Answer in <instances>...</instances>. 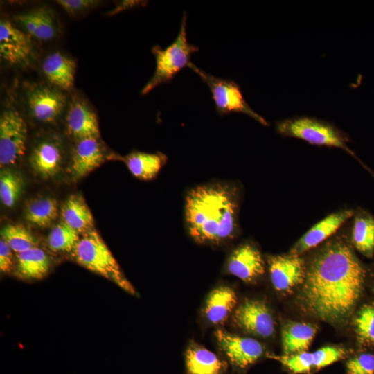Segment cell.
<instances>
[{"mask_svg": "<svg viewBox=\"0 0 374 374\" xmlns=\"http://www.w3.org/2000/svg\"><path fill=\"white\" fill-rule=\"evenodd\" d=\"M365 271L341 240L329 242L306 271L301 299L306 310L331 323L348 317L361 294Z\"/></svg>", "mask_w": 374, "mask_h": 374, "instance_id": "6da1fadb", "label": "cell"}, {"mask_svg": "<svg viewBox=\"0 0 374 374\" xmlns=\"http://www.w3.org/2000/svg\"><path fill=\"white\" fill-rule=\"evenodd\" d=\"M188 232L197 242L217 244L232 239L238 226L237 189L225 182L192 188L185 202Z\"/></svg>", "mask_w": 374, "mask_h": 374, "instance_id": "7a4b0ae2", "label": "cell"}, {"mask_svg": "<svg viewBox=\"0 0 374 374\" xmlns=\"http://www.w3.org/2000/svg\"><path fill=\"white\" fill-rule=\"evenodd\" d=\"M71 254L82 266L112 280L129 293L134 294V287L123 276L116 259L93 229L82 234Z\"/></svg>", "mask_w": 374, "mask_h": 374, "instance_id": "3957f363", "label": "cell"}, {"mask_svg": "<svg viewBox=\"0 0 374 374\" xmlns=\"http://www.w3.org/2000/svg\"><path fill=\"white\" fill-rule=\"evenodd\" d=\"M187 15L184 13L179 33L175 41L163 49L154 46L152 53L156 60L154 73L141 90L147 94L160 84L170 83L173 78L191 63L192 55L199 51V48L190 44L186 34Z\"/></svg>", "mask_w": 374, "mask_h": 374, "instance_id": "277c9868", "label": "cell"}, {"mask_svg": "<svg viewBox=\"0 0 374 374\" xmlns=\"http://www.w3.org/2000/svg\"><path fill=\"white\" fill-rule=\"evenodd\" d=\"M276 130L285 136L298 138L317 145L339 148L350 154L346 139L332 124L315 118L298 116L277 122Z\"/></svg>", "mask_w": 374, "mask_h": 374, "instance_id": "5b68a950", "label": "cell"}, {"mask_svg": "<svg viewBox=\"0 0 374 374\" xmlns=\"http://www.w3.org/2000/svg\"><path fill=\"white\" fill-rule=\"evenodd\" d=\"M188 67L196 73L210 89L215 109L219 115L224 116L232 112H240L253 118L263 125H268L266 120L248 105L240 86L236 82L232 80L213 76L192 62Z\"/></svg>", "mask_w": 374, "mask_h": 374, "instance_id": "8992f818", "label": "cell"}, {"mask_svg": "<svg viewBox=\"0 0 374 374\" xmlns=\"http://www.w3.org/2000/svg\"><path fill=\"white\" fill-rule=\"evenodd\" d=\"M26 123L14 107L6 108L0 117V166L16 163L24 154L27 140Z\"/></svg>", "mask_w": 374, "mask_h": 374, "instance_id": "52a82bcc", "label": "cell"}, {"mask_svg": "<svg viewBox=\"0 0 374 374\" xmlns=\"http://www.w3.org/2000/svg\"><path fill=\"white\" fill-rule=\"evenodd\" d=\"M26 103L29 115L44 123L55 122L68 106L62 90L51 84H36L30 87L26 92Z\"/></svg>", "mask_w": 374, "mask_h": 374, "instance_id": "ba28073f", "label": "cell"}, {"mask_svg": "<svg viewBox=\"0 0 374 374\" xmlns=\"http://www.w3.org/2000/svg\"><path fill=\"white\" fill-rule=\"evenodd\" d=\"M33 46L30 37L10 21H0V56L9 64L25 66L32 58Z\"/></svg>", "mask_w": 374, "mask_h": 374, "instance_id": "9c48e42d", "label": "cell"}, {"mask_svg": "<svg viewBox=\"0 0 374 374\" xmlns=\"http://www.w3.org/2000/svg\"><path fill=\"white\" fill-rule=\"evenodd\" d=\"M233 320L244 331L263 338L274 332V318L265 303L255 300H246L235 310Z\"/></svg>", "mask_w": 374, "mask_h": 374, "instance_id": "30bf717a", "label": "cell"}, {"mask_svg": "<svg viewBox=\"0 0 374 374\" xmlns=\"http://www.w3.org/2000/svg\"><path fill=\"white\" fill-rule=\"evenodd\" d=\"M215 336L222 351L237 367L246 368L263 355L262 345L254 339L235 335L222 330H217Z\"/></svg>", "mask_w": 374, "mask_h": 374, "instance_id": "8fae6325", "label": "cell"}, {"mask_svg": "<svg viewBox=\"0 0 374 374\" xmlns=\"http://www.w3.org/2000/svg\"><path fill=\"white\" fill-rule=\"evenodd\" d=\"M63 159L64 150L61 141L53 136L36 143L29 156V163L35 175L48 179L59 172Z\"/></svg>", "mask_w": 374, "mask_h": 374, "instance_id": "7c38bea8", "label": "cell"}, {"mask_svg": "<svg viewBox=\"0 0 374 374\" xmlns=\"http://www.w3.org/2000/svg\"><path fill=\"white\" fill-rule=\"evenodd\" d=\"M271 283L279 292H287L302 283L305 278V262L299 255L275 256L269 258Z\"/></svg>", "mask_w": 374, "mask_h": 374, "instance_id": "4fadbf2b", "label": "cell"}, {"mask_svg": "<svg viewBox=\"0 0 374 374\" xmlns=\"http://www.w3.org/2000/svg\"><path fill=\"white\" fill-rule=\"evenodd\" d=\"M66 109V130L72 138L78 141L89 137H99L97 116L85 100L75 97L68 104Z\"/></svg>", "mask_w": 374, "mask_h": 374, "instance_id": "5bb4252c", "label": "cell"}, {"mask_svg": "<svg viewBox=\"0 0 374 374\" xmlns=\"http://www.w3.org/2000/svg\"><path fill=\"white\" fill-rule=\"evenodd\" d=\"M353 215L351 210L330 214L314 224L294 245L290 253L299 255L311 249L332 235Z\"/></svg>", "mask_w": 374, "mask_h": 374, "instance_id": "9a60e30c", "label": "cell"}, {"mask_svg": "<svg viewBox=\"0 0 374 374\" xmlns=\"http://www.w3.org/2000/svg\"><path fill=\"white\" fill-rule=\"evenodd\" d=\"M230 274L244 282H251L265 271L264 261L260 251L249 244L236 248L227 262Z\"/></svg>", "mask_w": 374, "mask_h": 374, "instance_id": "2e32d148", "label": "cell"}, {"mask_svg": "<svg viewBox=\"0 0 374 374\" xmlns=\"http://www.w3.org/2000/svg\"><path fill=\"white\" fill-rule=\"evenodd\" d=\"M104 159V152L98 138L89 137L75 141L72 152L70 172L78 179L98 167Z\"/></svg>", "mask_w": 374, "mask_h": 374, "instance_id": "e0dca14e", "label": "cell"}, {"mask_svg": "<svg viewBox=\"0 0 374 374\" xmlns=\"http://www.w3.org/2000/svg\"><path fill=\"white\" fill-rule=\"evenodd\" d=\"M15 20L30 37L39 41H49L57 34V28L53 12L44 7H39L19 13Z\"/></svg>", "mask_w": 374, "mask_h": 374, "instance_id": "ac0fdd59", "label": "cell"}, {"mask_svg": "<svg viewBox=\"0 0 374 374\" xmlns=\"http://www.w3.org/2000/svg\"><path fill=\"white\" fill-rule=\"evenodd\" d=\"M75 62L59 51L48 55L42 62V70L51 85L69 90L74 83Z\"/></svg>", "mask_w": 374, "mask_h": 374, "instance_id": "d6986e66", "label": "cell"}, {"mask_svg": "<svg viewBox=\"0 0 374 374\" xmlns=\"http://www.w3.org/2000/svg\"><path fill=\"white\" fill-rule=\"evenodd\" d=\"M60 215L62 222L80 234L93 229V215L85 201L79 195H72L68 197L61 207Z\"/></svg>", "mask_w": 374, "mask_h": 374, "instance_id": "ffe728a7", "label": "cell"}, {"mask_svg": "<svg viewBox=\"0 0 374 374\" xmlns=\"http://www.w3.org/2000/svg\"><path fill=\"white\" fill-rule=\"evenodd\" d=\"M129 170L136 178L150 180L154 178L167 161L161 153L133 152L123 158Z\"/></svg>", "mask_w": 374, "mask_h": 374, "instance_id": "44dd1931", "label": "cell"}, {"mask_svg": "<svg viewBox=\"0 0 374 374\" xmlns=\"http://www.w3.org/2000/svg\"><path fill=\"white\" fill-rule=\"evenodd\" d=\"M314 326L299 322H290L282 330V346L284 355L306 351L316 334Z\"/></svg>", "mask_w": 374, "mask_h": 374, "instance_id": "7402d4cb", "label": "cell"}, {"mask_svg": "<svg viewBox=\"0 0 374 374\" xmlns=\"http://www.w3.org/2000/svg\"><path fill=\"white\" fill-rule=\"evenodd\" d=\"M235 292L229 287H219L209 294L204 308L206 319L213 324L224 322L236 305Z\"/></svg>", "mask_w": 374, "mask_h": 374, "instance_id": "603a6c76", "label": "cell"}, {"mask_svg": "<svg viewBox=\"0 0 374 374\" xmlns=\"http://www.w3.org/2000/svg\"><path fill=\"white\" fill-rule=\"evenodd\" d=\"M186 362L190 374H221L226 366L215 353L193 344L187 349Z\"/></svg>", "mask_w": 374, "mask_h": 374, "instance_id": "cb8c5ba5", "label": "cell"}, {"mask_svg": "<svg viewBox=\"0 0 374 374\" xmlns=\"http://www.w3.org/2000/svg\"><path fill=\"white\" fill-rule=\"evenodd\" d=\"M50 260L46 253L35 247L17 253V272L26 279H39L49 270Z\"/></svg>", "mask_w": 374, "mask_h": 374, "instance_id": "d4e9b609", "label": "cell"}, {"mask_svg": "<svg viewBox=\"0 0 374 374\" xmlns=\"http://www.w3.org/2000/svg\"><path fill=\"white\" fill-rule=\"evenodd\" d=\"M57 215V202L51 197H34L28 200L25 205L24 216L26 221L37 227L48 226Z\"/></svg>", "mask_w": 374, "mask_h": 374, "instance_id": "484cf974", "label": "cell"}, {"mask_svg": "<svg viewBox=\"0 0 374 374\" xmlns=\"http://www.w3.org/2000/svg\"><path fill=\"white\" fill-rule=\"evenodd\" d=\"M353 242L363 255L371 258L374 253V217L367 214L355 217L353 229Z\"/></svg>", "mask_w": 374, "mask_h": 374, "instance_id": "4316f807", "label": "cell"}, {"mask_svg": "<svg viewBox=\"0 0 374 374\" xmlns=\"http://www.w3.org/2000/svg\"><path fill=\"white\" fill-rule=\"evenodd\" d=\"M1 237L17 253L37 247L36 238L24 226L7 224L1 231Z\"/></svg>", "mask_w": 374, "mask_h": 374, "instance_id": "83f0119b", "label": "cell"}, {"mask_svg": "<svg viewBox=\"0 0 374 374\" xmlns=\"http://www.w3.org/2000/svg\"><path fill=\"white\" fill-rule=\"evenodd\" d=\"M24 186L22 177L10 169H1L0 172V199L6 207H12L20 197Z\"/></svg>", "mask_w": 374, "mask_h": 374, "instance_id": "f1b7e54d", "label": "cell"}, {"mask_svg": "<svg viewBox=\"0 0 374 374\" xmlns=\"http://www.w3.org/2000/svg\"><path fill=\"white\" fill-rule=\"evenodd\" d=\"M80 233L63 222L55 225L48 235V245L54 251L72 252Z\"/></svg>", "mask_w": 374, "mask_h": 374, "instance_id": "f546056e", "label": "cell"}, {"mask_svg": "<svg viewBox=\"0 0 374 374\" xmlns=\"http://www.w3.org/2000/svg\"><path fill=\"white\" fill-rule=\"evenodd\" d=\"M355 326L361 343L374 344V307L364 305L355 318Z\"/></svg>", "mask_w": 374, "mask_h": 374, "instance_id": "4dcf8cb0", "label": "cell"}, {"mask_svg": "<svg viewBox=\"0 0 374 374\" xmlns=\"http://www.w3.org/2000/svg\"><path fill=\"white\" fill-rule=\"evenodd\" d=\"M276 359L294 373H309L314 368L313 354L307 351L278 356Z\"/></svg>", "mask_w": 374, "mask_h": 374, "instance_id": "1f68e13d", "label": "cell"}, {"mask_svg": "<svg viewBox=\"0 0 374 374\" xmlns=\"http://www.w3.org/2000/svg\"><path fill=\"white\" fill-rule=\"evenodd\" d=\"M314 368L320 369L344 358L346 351L335 346H325L312 353Z\"/></svg>", "mask_w": 374, "mask_h": 374, "instance_id": "d6a6232c", "label": "cell"}, {"mask_svg": "<svg viewBox=\"0 0 374 374\" xmlns=\"http://www.w3.org/2000/svg\"><path fill=\"white\" fill-rule=\"evenodd\" d=\"M348 374H374V355L363 353L350 359L346 364Z\"/></svg>", "mask_w": 374, "mask_h": 374, "instance_id": "836d02e7", "label": "cell"}, {"mask_svg": "<svg viewBox=\"0 0 374 374\" xmlns=\"http://www.w3.org/2000/svg\"><path fill=\"white\" fill-rule=\"evenodd\" d=\"M56 3L70 16L74 17L85 13L97 6L96 0H57Z\"/></svg>", "mask_w": 374, "mask_h": 374, "instance_id": "e575fe53", "label": "cell"}, {"mask_svg": "<svg viewBox=\"0 0 374 374\" xmlns=\"http://www.w3.org/2000/svg\"><path fill=\"white\" fill-rule=\"evenodd\" d=\"M13 267L12 250L8 244L1 238L0 240V269L2 272H10Z\"/></svg>", "mask_w": 374, "mask_h": 374, "instance_id": "d590c367", "label": "cell"}, {"mask_svg": "<svg viewBox=\"0 0 374 374\" xmlns=\"http://www.w3.org/2000/svg\"><path fill=\"white\" fill-rule=\"evenodd\" d=\"M138 1H123L120 3L113 10L109 12L108 13V15H115L122 10H125L127 8H132L136 5Z\"/></svg>", "mask_w": 374, "mask_h": 374, "instance_id": "8d00e7d4", "label": "cell"}]
</instances>
